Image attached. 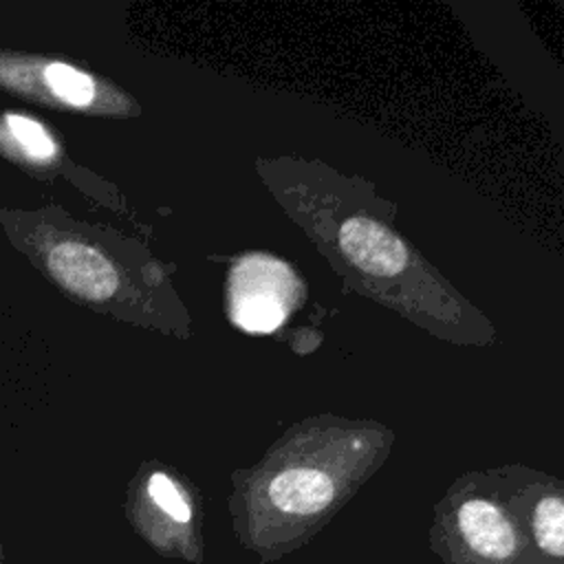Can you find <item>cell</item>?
I'll return each mask as SVG.
<instances>
[{"instance_id":"9c48e42d","label":"cell","mask_w":564,"mask_h":564,"mask_svg":"<svg viewBox=\"0 0 564 564\" xmlns=\"http://www.w3.org/2000/svg\"><path fill=\"white\" fill-rule=\"evenodd\" d=\"M148 494L156 502V507L167 513L174 522L187 524L192 520V505L178 489V485L165 476L163 471H156L148 480Z\"/></svg>"},{"instance_id":"5b68a950","label":"cell","mask_w":564,"mask_h":564,"mask_svg":"<svg viewBox=\"0 0 564 564\" xmlns=\"http://www.w3.org/2000/svg\"><path fill=\"white\" fill-rule=\"evenodd\" d=\"M502 471L524 529L529 564H564V480L522 463L502 465Z\"/></svg>"},{"instance_id":"8992f818","label":"cell","mask_w":564,"mask_h":564,"mask_svg":"<svg viewBox=\"0 0 564 564\" xmlns=\"http://www.w3.org/2000/svg\"><path fill=\"white\" fill-rule=\"evenodd\" d=\"M48 267L57 282L86 300H106L119 286V275L104 253L82 242L55 245L48 253Z\"/></svg>"},{"instance_id":"3957f363","label":"cell","mask_w":564,"mask_h":564,"mask_svg":"<svg viewBox=\"0 0 564 564\" xmlns=\"http://www.w3.org/2000/svg\"><path fill=\"white\" fill-rule=\"evenodd\" d=\"M427 538L443 564H529L502 465L456 476L432 509Z\"/></svg>"},{"instance_id":"6da1fadb","label":"cell","mask_w":564,"mask_h":564,"mask_svg":"<svg viewBox=\"0 0 564 564\" xmlns=\"http://www.w3.org/2000/svg\"><path fill=\"white\" fill-rule=\"evenodd\" d=\"M282 212L348 289L454 346H489L498 333L397 227V205L372 181L319 159H260Z\"/></svg>"},{"instance_id":"7a4b0ae2","label":"cell","mask_w":564,"mask_h":564,"mask_svg":"<svg viewBox=\"0 0 564 564\" xmlns=\"http://www.w3.org/2000/svg\"><path fill=\"white\" fill-rule=\"evenodd\" d=\"M394 441L375 419L313 414L289 425L238 476L242 542L262 562L300 551L379 471Z\"/></svg>"},{"instance_id":"277c9868","label":"cell","mask_w":564,"mask_h":564,"mask_svg":"<svg viewBox=\"0 0 564 564\" xmlns=\"http://www.w3.org/2000/svg\"><path fill=\"white\" fill-rule=\"evenodd\" d=\"M306 297L297 271L269 253L242 256L229 273V317L247 333L278 330Z\"/></svg>"},{"instance_id":"52a82bcc","label":"cell","mask_w":564,"mask_h":564,"mask_svg":"<svg viewBox=\"0 0 564 564\" xmlns=\"http://www.w3.org/2000/svg\"><path fill=\"white\" fill-rule=\"evenodd\" d=\"M31 70L37 73L40 79V90L37 95H46L51 101L68 106V108H77V110H88L97 104H108L106 101V93L104 86L88 73L62 64V62H42V64H33L29 62Z\"/></svg>"},{"instance_id":"ba28073f","label":"cell","mask_w":564,"mask_h":564,"mask_svg":"<svg viewBox=\"0 0 564 564\" xmlns=\"http://www.w3.org/2000/svg\"><path fill=\"white\" fill-rule=\"evenodd\" d=\"M2 128H4V137L15 145V150L24 159L40 161V163L55 159V154H57L55 139L37 119H31L26 115L7 112L2 117Z\"/></svg>"}]
</instances>
